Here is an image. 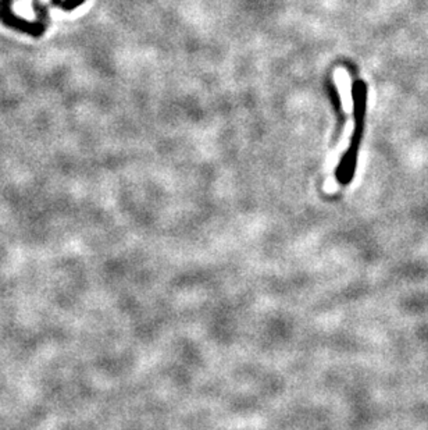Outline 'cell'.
<instances>
[{"label":"cell","instance_id":"cell-1","mask_svg":"<svg viewBox=\"0 0 428 430\" xmlns=\"http://www.w3.org/2000/svg\"><path fill=\"white\" fill-rule=\"evenodd\" d=\"M11 4L13 0H0V23L4 27L30 35L32 38H39L45 34L46 27L44 24H41L39 21H27L23 17L17 16L11 10Z\"/></svg>","mask_w":428,"mask_h":430},{"label":"cell","instance_id":"cell-3","mask_svg":"<svg viewBox=\"0 0 428 430\" xmlns=\"http://www.w3.org/2000/svg\"><path fill=\"white\" fill-rule=\"evenodd\" d=\"M32 7L37 16V21H39L41 24H44L45 27L49 24V13L46 6L42 4L41 0H32Z\"/></svg>","mask_w":428,"mask_h":430},{"label":"cell","instance_id":"cell-2","mask_svg":"<svg viewBox=\"0 0 428 430\" xmlns=\"http://www.w3.org/2000/svg\"><path fill=\"white\" fill-rule=\"evenodd\" d=\"M353 101H355V117H356V128H355V135H353V142L351 149L348 151L349 154L358 155L359 149V141L362 137V130H363V120H365V108H366V87L362 81L356 82L353 87Z\"/></svg>","mask_w":428,"mask_h":430},{"label":"cell","instance_id":"cell-5","mask_svg":"<svg viewBox=\"0 0 428 430\" xmlns=\"http://www.w3.org/2000/svg\"><path fill=\"white\" fill-rule=\"evenodd\" d=\"M52 3H54V6H61L63 0H52Z\"/></svg>","mask_w":428,"mask_h":430},{"label":"cell","instance_id":"cell-4","mask_svg":"<svg viewBox=\"0 0 428 430\" xmlns=\"http://www.w3.org/2000/svg\"><path fill=\"white\" fill-rule=\"evenodd\" d=\"M85 0H64L63 3H61V8L64 10V11H71V10H74L75 7H78L80 4H82Z\"/></svg>","mask_w":428,"mask_h":430}]
</instances>
